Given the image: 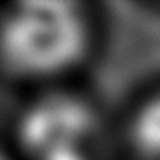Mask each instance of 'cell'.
<instances>
[{
	"label": "cell",
	"mask_w": 160,
	"mask_h": 160,
	"mask_svg": "<svg viewBox=\"0 0 160 160\" xmlns=\"http://www.w3.org/2000/svg\"><path fill=\"white\" fill-rule=\"evenodd\" d=\"M133 139L145 154L160 158V98L141 108L133 123Z\"/></svg>",
	"instance_id": "3"
},
{
	"label": "cell",
	"mask_w": 160,
	"mask_h": 160,
	"mask_svg": "<svg viewBox=\"0 0 160 160\" xmlns=\"http://www.w3.org/2000/svg\"><path fill=\"white\" fill-rule=\"evenodd\" d=\"M0 160H6V158H4V156H2V154H0Z\"/></svg>",
	"instance_id": "4"
},
{
	"label": "cell",
	"mask_w": 160,
	"mask_h": 160,
	"mask_svg": "<svg viewBox=\"0 0 160 160\" xmlns=\"http://www.w3.org/2000/svg\"><path fill=\"white\" fill-rule=\"evenodd\" d=\"M84 20L72 4L31 2L18 6L0 26V57L16 74H59L82 57Z\"/></svg>",
	"instance_id": "1"
},
{
	"label": "cell",
	"mask_w": 160,
	"mask_h": 160,
	"mask_svg": "<svg viewBox=\"0 0 160 160\" xmlns=\"http://www.w3.org/2000/svg\"><path fill=\"white\" fill-rule=\"evenodd\" d=\"M94 121L86 106L53 96L29 108L22 121V142L35 160H61L88 152Z\"/></svg>",
	"instance_id": "2"
}]
</instances>
